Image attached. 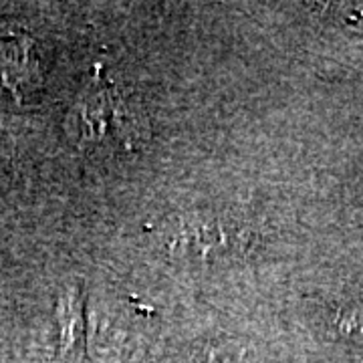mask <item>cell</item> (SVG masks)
Wrapping results in <instances>:
<instances>
[{"label": "cell", "instance_id": "3", "mask_svg": "<svg viewBox=\"0 0 363 363\" xmlns=\"http://www.w3.org/2000/svg\"><path fill=\"white\" fill-rule=\"evenodd\" d=\"M192 363H267V359L238 339H214L196 350Z\"/></svg>", "mask_w": 363, "mask_h": 363}, {"label": "cell", "instance_id": "2", "mask_svg": "<svg viewBox=\"0 0 363 363\" xmlns=\"http://www.w3.org/2000/svg\"><path fill=\"white\" fill-rule=\"evenodd\" d=\"M164 242L172 257L182 260L216 262L236 257L247 247V233L228 216L216 212H192L172 222Z\"/></svg>", "mask_w": 363, "mask_h": 363}, {"label": "cell", "instance_id": "1", "mask_svg": "<svg viewBox=\"0 0 363 363\" xmlns=\"http://www.w3.org/2000/svg\"><path fill=\"white\" fill-rule=\"evenodd\" d=\"M75 130L79 143L99 154H133L147 135L142 107L111 85L91 87L79 99Z\"/></svg>", "mask_w": 363, "mask_h": 363}]
</instances>
